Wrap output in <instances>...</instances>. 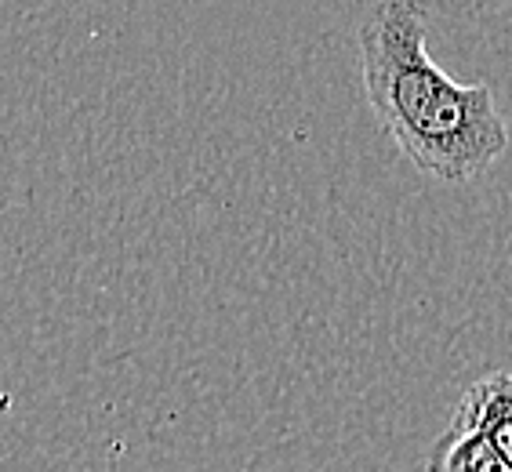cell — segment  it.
Wrapping results in <instances>:
<instances>
[{
    "instance_id": "obj_1",
    "label": "cell",
    "mask_w": 512,
    "mask_h": 472,
    "mask_svg": "<svg viewBox=\"0 0 512 472\" xmlns=\"http://www.w3.org/2000/svg\"><path fill=\"white\" fill-rule=\"evenodd\" d=\"M364 95L385 135L422 175L473 182L509 149L487 84H458L425 48L422 0H375L360 22Z\"/></svg>"
},
{
    "instance_id": "obj_2",
    "label": "cell",
    "mask_w": 512,
    "mask_h": 472,
    "mask_svg": "<svg viewBox=\"0 0 512 472\" xmlns=\"http://www.w3.org/2000/svg\"><path fill=\"white\" fill-rule=\"evenodd\" d=\"M454 433H483L512 465V374L491 371L465 389L451 418Z\"/></svg>"
},
{
    "instance_id": "obj_3",
    "label": "cell",
    "mask_w": 512,
    "mask_h": 472,
    "mask_svg": "<svg viewBox=\"0 0 512 472\" xmlns=\"http://www.w3.org/2000/svg\"><path fill=\"white\" fill-rule=\"evenodd\" d=\"M429 472H512V465L483 433L447 429L429 454Z\"/></svg>"
}]
</instances>
